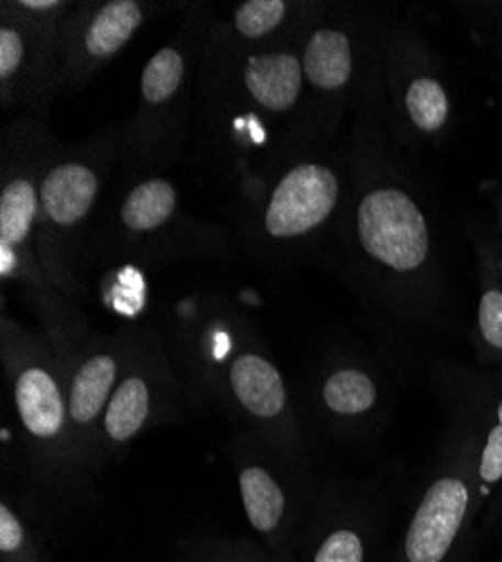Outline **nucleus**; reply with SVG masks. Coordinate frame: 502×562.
<instances>
[{"mask_svg":"<svg viewBox=\"0 0 502 562\" xmlns=\"http://www.w3.org/2000/svg\"><path fill=\"white\" fill-rule=\"evenodd\" d=\"M482 497L478 446H471L428 482L390 562H467Z\"/></svg>","mask_w":502,"mask_h":562,"instance_id":"obj_1","label":"nucleus"},{"mask_svg":"<svg viewBox=\"0 0 502 562\" xmlns=\"http://www.w3.org/2000/svg\"><path fill=\"white\" fill-rule=\"evenodd\" d=\"M356 227L365 252L390 270L413 272L428 259V223L420 205L394 187L360 201Z\"/></svg>","mask_w":502,"mask_h":562,"instance_id":"obj_2","label":"nucleus"},{"mask_svg":"<svg viewBox=\"0 0 502 562\" xmlns=\"http://www.w3.org/2000/svg\"><path fill=\"white\" fill-rule=\"evenodd\" d=\"M338 178L330 167L300 165L291 169L270 196L264 223L270 237L291 239L311 232L334 212Z\"/></svg>","mask_w":502,"mask_h":562,"instance_id":"obj_3","label":"nucleus"},{"mask_svg":"<svg viewBox=\"0 0 502 562\" xmlns=\"http://www.w3.org/2000/svg\"><path fill=\"white\" fill-rule=\"evenodd\" d=\"M383 525L360 506H330L304 529L295 562H377Z\"/></svg>","mask_w":502,"mask_h":562,"instance_id":"obj_4","label":"nucleus"},{"mask_svg":"<svg viewBox=\"0 0 502 562\" xmlns=\"http://www.w3.org/2000/svg\"><path fill=\"white\" fill-rule=\"evenodd\" d=\"M239 495L250 527L261 536V544L270 553L295 560L304 529L278 475H272L264 463L246 461L239 468Z\"/></svg>","mask_w":502,"mask_h":562,"instance_id":"obj_5","label":"nucleus"},{"mask_svg":"<svg viewBox=\"0 0 502 562\" xmlns=\"http://www.w3.org/2000/svg\"><path fill=\"white\" fill-rule=\"evenodd\" d=\"M14 367L12 394L25 435L51 448L66 441L72 430L68 392L55 376L53 367L36 360H25Z\"/></svg>","mask_w":502,"mask_h":562,"instance_id":"obj_6","label":"nucleus"},{"mask_svg":"<svg viewBox=\"0 0 502 562\" xmlns=\"http://www.w3.org/2000/svg\"><path fill=\"white\" fill-rule=\"evenodd\" d=\"M214 360L225 364V385L250 418L259 424H282L289 394L276 364L257 351H242L231 360L227 336L223 334L214 338Z\"/></svg>","mask_w":502,"mask_h":562,"instance_id":"obj_7","label":"nucleus"},{"mask_svg":"<svg viewBox=\"0 0 502 562\" xmlns=\"http://www.w3.org/2000/svg\"><path fill=\"white\" fill-rule=\"evenodd\" d=\"M122 379V362L113 351H96L81 358L68 381V414L72 430L86 437L102 426L104 412Z\"/></svg>","mask_w":502,"mask_h":562,"instance_id":"obj_8","label":"nucleus"},{"mask_svg":"<svg viewBox=\"0 0 502 562\" xmlns=\"http://www.w3.org/2000/svg\"><path fill=\"white\" fill-rule=\"evenodd\" d=\"M156 390L141 371H129L120 379L104 412L102 437L122 446L138 437L156 414Z\"/></svg>","mask_w":502,"mask_h":562,"instance_id":"obj_9","label":"nucleus"},{"mask_svg":"<svg viewBox=\"0 0 502 562\" xmlns=\"http://www.w3.org/2000/svg\"><path fill=\"white\" fill-rule=\"evenodd\" d=\"M98 196V178L83 165H62L43 180L41 201L48 216L59 225L81 221Z\"/></svg>","mask_w":502,"mask_h":562,"instance_id":"obj_10","label":"nucleus"},{"mask_svg":"<svg viewBox=\"0 0 502 562\" xmlns=\"http://www.w3.org/2000/svg\"><path fill=\"white\" fill-rule=\"evenodd\" d=\"M250 95L268 111H287L302 88V66L293 55H266L250 59L246 68Z\"/></svg>","mask_w":502,"mask_h":562,"instance_id":"obj_11","label":"nucleus"},{"mask_svg":"<svg viewBox=\"0 0 502 562\" xmlns=\"http://www.w3.org/2000/svg\"><path fill=\"white\" fill-rule=\"evenodd\" d=\"M321 403L336 418H365L379 407V383L362 367H336L321 385Z\"/></svg>","mask_w":502,"mask_h":562,"instance_id":"obj_12","label":"nucleus"},{"mask_svg":"<svg viewBox=\"0 0 502 562\" xmlns=\"http://www.w3.org/2000/svg\"><path fill=\"white\" fill-rule=\"evenodd\" d=\"M302 61L306 79L313 86L323 90H338L352 77L349 38L338 30H317L306 43Z\"/></svg>","mask_w":502,"mask_h":562,"instance_id":"obj_13","label":"nucleus"},{"mask_svg":"<svg viewBox=\"0 0 502 562\" xmlns=\"http://www.w3.org/2000/svg\"><path fill=\"white\" fill-rule=\"evenodd\" d=\"M143 12L133 0H115L104 5L86 34V50L93 57H111L141 27Z\"/></svg>","mask_w":502,"mask_h":562,"instance_id":"obj_14","label":"nucleus"},{"mask_svg":"<svg viewBox=\"0 0 502 562\" xmlns=\"http://www.w3.org/2000/svg\"><path fill=\"white\" fill-rule=\"evenodd\" d=\"M176 207V192L167 180L154 178L143 184L135 187V190L126 196L122 205V221L138 232L154 229L163 225Z\"/></svg>","mask_w":502,"mask_h":562,"instance_id":"obj_15","label":"nucleus"},{"mask_svg":"<svg viewBox=\"0 0 502 562\" xmlns=\"http://www.w3.org/2000/svg\"><path fill=\"white\" fill-rule=\"evenodd\" d=\"M36 216V192L32 182L12 180L0 196V244L19 246L32 229Z\"/></svg>","mask_w":502,"mask_h":562,"instance_id":"obj_16","label":"nucleus"},{"mask_svg":"<svg viewBox=\"0 0 502 562\" xmlns=\"http://www.w3.org/2000/svg\"><path fill=\"white\" fill-rule=\"evenodd\" d=\"M0 562H53L48 549L10 502L0 504Z\"/></svg>","mask_w":502,"mask_h":562,"instance_id":"obj_17","label":"nucleus"},{"mask_svg":"<svg viewBox=\"0 0 502 562\" xmlns=\"http://www.w3.org/2000/svg\"><path fill=\"white\" fill-rule=\"evenodd\" d=\"M405 109L420 131H439L448 117V98L444 86L431 77L413 81L405 92Z\"/></svg>","mask_w":502,"mask_h":562,"instance_id":"obj_18","label":"nucleus"},{"mask_svg":"<svg viewBox=\"0 0 502 562\" xmlns=\"http://www.w3.org/2000/svg\"><path fill=\"white\" fill-rule=\"evenodd\" d=\"M478 480L482 495L502 486V394L493 403L487 432L478 443Z\"/></svg>","mask_w":502,"mask_h":562,"instance_id":"obj_19","label":"nucleus"},{"mask_svg":"<svg viewBox=\"0 0 502 562\" xmlns=\"http://www.w3.org/2000/svg\"><path fill=\"white\" fill-rule=\"evenodd\" d=\"M182 70H186V64L174 48H165L154 55L143 72V95L147 102H167L180 86Z\"/></svg>","mask_w":502,"mask_h":562,"instance_id":"obj_20","label":"nucleus"},{"mask_svg":"<svg viewBox=\"0 0 502 562\" xmlns=\"http://www.w3.org/2000/svg\"><path fill=\"white\" fill-rule=\"evenodd\" d=\"M188 562H295L270 553L264 544L253 542H214L205 547H194Z\"/></svg>","mask_w":502,"mask_h":562,"instance_id":"obj_21","label":"nucleus"},{"mask_svg":"<svg viewBox=\"0 0 502 562\" xmlns=\"http://www.w3.org/2000/svg\"><path fill=\"white\" fill-rule=\"evenodd\" d=\"M287 14V3L282 0H250L244 3L237 12V30L248 38L266 36L276 30Z\"/></svg>","mask_w":502,"mask_h":562,"instance_id":"obj_22","label":"nucleus"},{"mask_svg":"<svg viewBox=\"0 0 502 562\" xmlns=\"http://www.w3.org/2000/svg\"><path fill=\"white\" fill-rule=\"evenodd\" d=\"M23 61V38L16 30L5 27L0 32V75L10 77Z\"/></svg>","mask_w":502,"mask_h":562,"instance_id":"obj_23","label":"nucleus"},{"mask_svg":"<svg viewBox=\"0 0 502 562\" xmlns=\"http://www.w3.org/2000/svg\"><path fill=\"white\" fill-rule=\"evenodd\" d=\"M16 266V257H14V250L12 246H5L0 244V274L3 277H10L12 268Z\"/></svg>","mask_w":502,"mask_h":562,"instance_id":"obj_24","label":"nucleus"},{"mask_svg":"<svg viewBox=\"0 0 502 562\" xmlns=\"http://www.w3.org/2000/svg\"><path fill=\"white\" fill-rule=\"evenodd\" d=\"M21 8H27V10H55V8H62V3H57V0H25V3H21Z\"/></svg>","mask_w":502,"mask_h":562,"instance_id":"obj_25","label":"nucleus"}]
</instances>
